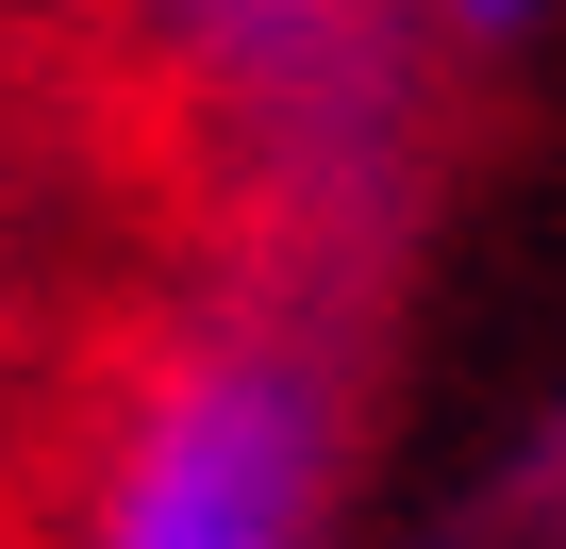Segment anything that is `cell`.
<instances>
[{
    "label": "cell",
    "mask_w": 566,
    "mask_h": 549,
    "mask_svg": "<svg viewBox=\"0 0 566 549\" xmlns=\"http://www.w3.org/2000/svg\"><path fill=\"white\" fill-rule=\"evenodd\" d=\"M450 18H467V34H500V18H533V0H450Z\"/></svg>",
    "instance_id": "obj_3"
},
{
    "label": "cell",
    "mask_w": 566,
    "mask_h": 549,
    "mask_svg": "<svg viewBox=\"0 0 566 549\" xmlns=\"http://www.w3.org/2000/svg\"><path fill=\"white\" fill-rule=\"evenodd\" d=\"M317 499H334V350H317V317L266 300L150 367L84 549H301Z\"/></svg>",
    "instance_id": "obj_1"
},
{
    "label": "cell",
    "mask_w": 566,
    "mask_h": 549,
    "mask_svg": "<svg viewBox=\"0 0 566 549\" xmlns=\"http://www.w3.org/2000/svg\"><path fill=\"white\" fill-rule=\"evenodd\" d=\"M450 549H566V416H549V433H533V450L450 516Z\"/></svg>",
    "instance_id": "obj_2"
}]
</instances>
